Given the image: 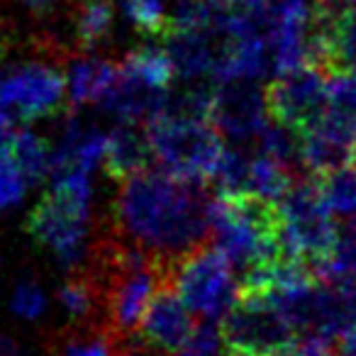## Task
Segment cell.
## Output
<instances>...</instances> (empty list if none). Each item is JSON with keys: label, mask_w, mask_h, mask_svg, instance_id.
Wrapping results in <instances>:
<instances>
[{"label": "cell", "mask_w": 356, "mask_h": 356, "mask_svg": "<svg viewBox=\"0 0 356 356\" xmlns=\"http://www.w3.org/2000/svg\"><path fill=\"white\" fill-rule=\"evenodd\" d=\"M122 15L144 37H163L171 30V15L166 13L163 0H120Z\"/></svg>", "instance_id": "44dd1931"}, {"label": "cell", "mask_w": 356, "mask_h": 356, "mask_svg": "<svg viewBox=\"0 0 356 356\" xmlns=\"http://www.w3.org/2000/svg\"><path fill=\"white\" fill-rule=\"evenodd\" d=\"M152 147H149L147 129H139L137 122H120L108 134L105 144L103 168L110 178L122 184L124 178L144 171L152 163Z\"/></svg>", "instance_id": "5bb4252c"}, {"label": "cell", "mask_w": 356, "mask_h": 356, "mask_svg": "<svg viewBox=\"0 0 356 356\" xmlns=\"http://www.w3.org/2000/svg\"><path fill=\"white\" fill-rule=\"evenodd\" d=\"M76 51H95L113 35L115 10L110 0H74L66 10Z\"/></svg>", "instance_id": "9a60e30c"}, {"label": "cell", "mask_w": 356, "mask_h": 356, "mask_svg": "<svg viewBox=\"0 0 356 356\" xmlns=\"http://www.w3.org/2000/svg\"><path fill=\"white\" fill-rule=\"evenodd\" d=\"M27 188L25 176L20 168L13 163V159L6 152H0V210L13 208L22 200Z\"/></svg>", "instance_id": "cb8c5ba5"}, {"label": "cell", "mask_w": 356, "mask_h": 356, "mask_svg": "<svg viewBox=\"0 0 356 356\" xmlns=\"http://www.w3.org/2000/svg\"><path fill=\"white\" fill-rule=\"evenodd\" d=\"M0 356H22V349L13 337L0 334Z\"/></svg>", "instance_id": "f546056e"}, {"label": "cell", "mask_w": 356, "mask_h": 356, "mask_svg": "<svg viewBox=\"0 0 356 356\" xmlns=\"http://www.w3.org/2000/svg\"><path fill=\"white\" fill-rule=\"evenodd\" d=\"M227 3H232V6L237 8H244V10H249L252 15H261V10L268 6V0H227Z\"/></svg>", "instance_id": "f1b7e54d"}, {"label": "cell", "mask_w": 356, "mask_h": 356, "mask_svg": "<svg viewBox=\"0 0 356 356\" xmlns=\"http://www.w3.org/2000/svg\"><path fill=\"white\" fill-rule=\"evenodd\" d=\"M249 161L252 156L239 149H225L218 168H215L210 184L218 188V195H239L247 193L249 181Z\"/></svg>", "instance_id": "603a6c76"}, {"label": "cell", "mask_w": 356, "mask_h": 356, "mask_svg": "<svg viewBox=\"0 0 356 356\" xmlns=\"http://www.w3.org/2000/svg\"><path fill=\"white\" fill-rule=\"evenodd\" d=\"M64 74L49 64L27 61L0 69V105L15 113L20 120L32 122L47 115H56L66 105Z\"/></svg>", "instance_id": "ba28073f"}, {"label": "cell", "mask_w": 356, "mask_h": 356, "mask_svg": "<svg viewBox=\"0 0 356 356\" xmlns=\"http://www.w3.org/2000/svg\"><path fill=\"white\" fill-rule=\"evenodd\" d=\"M346 3H349V6H356V0H346Z\"/></svg>", "instance_id": "1f68e13d"}, {"label": "cell", "mask_w": 356, "mask_h": 356, "mask_svg": "<svg viewBox=\"0 0 356 356\" xmlns=\"http://www.w3.org/2000/svg\"><path fill=\"white\" fill-rule=\"evenodd\" d=\"M120 69L159 90H168L173 76H176L171 56L161 47H137L129 54H124Z\"/></svg>", "instance_id": "d6986e66"}, {"label": "cell", "mask_w": 356, "mask_h": 356, "mask_svg": "<svg viewBox=\"0 0 356 356\" xmlns=\"http://www.w3.org/2000/svg\"><path fill=\"white\" fill-rule=\"evenodd\" d=\"M283 213L286 254L317 268L332 257L339 239V227L332 218L322 186L315 176H305L291 186L278 203Z\"/></svg>", "instance_id": "52a82bcc"}, {"label": "cell", "mask_w": 356, "mask_h": 356, "mask_svg": "<svg viewBox=\"0 0 356 356\" xmlns=\"http://www.w3.org/2000/svg\"><path fill=\"white\" fill-rule=\"evenodd\" d=\"M266 90L254 81H222L215 83L210 122L234 142L257 137L266 124Z\"/></svg>", "instance_id": "8fae6325"}, {"label": "cell", "mask_w": 356, "mask_h": 356, "mask_svg": "<svg viewBox=\"0 0 356 356\" xmlns=\"http://www.w3.org/2000/svg\"><path fill=\"white\" fill-rule=\"evenodd\" d=\"M0 152H6L13 159L20 173L25 176L27 184H42L44 176L49 173V163H51V152L49 144L42 137H37L30 129H15L10 132V137L3 142Z\"/></svg>", "instance_id": "e0dca14e"}, {"label": "cell", "mask_w": 356, "mask_h": 356, "mask_svg": "<svg viewBox=\"0 0 356 356\" xmlns=\"http://www.w3.org/2000/svg\"><path fill=\"white\" fill-rule=\"evenodd\" d=\"M49 351L51 356H110V334L100 325L71 322L56 334Z\"/></svg>", "instance_id": "ffe728a7"}, {"label": "cell", "mask_w": 356, "mask_h": 356, "mask_svg": "<svg viewBox=\"0 0 356 356\" xmlns=\"http://www.w3.org/2000/svg\"><path fill=\"white\" fill-rule=\"evenodd\" d=\"M322 186L327 205L337 215H356V163L337 168L327 176H315Z\"/></svg>", "instance_id": "7402d4cb"}, {"label": "cell", "mask_w": 356, "mask_h": 356, "mask_svg": "<svg viewBox=\"0 0 356 356\" xmlns=\"http://www.w3.org/2000/svg\"><path fill=\"white\" fill-rule=\"evenodd\" d=\"M166 51L173 61V69L181 79L200 81L203 76H213L218 66L222 42L205 30H171L163 37Z\"/></svg>", "instance_id": "4fadbf2b"}, {"label": "cell", "mask_w": 356, "mask_h": 356, "mask_svg": "<svg viewBox=\"0 0 356 356\" xmlns=\"http://www.w3.org/2000/svg\"><path fill=\"white\" fill-rule=\"evenodd\" d=\"M120 76V64L113 59H79L69 69V95L74 105L100 103Z\"/></svg>", "instance_id": "2e32d148"}, {"label": "cell", "mask_w": 356, "mask_h": 356, "mask_svg": "<svg viewBox=\"0 0 356 356\" xmlns=\"http://www.w3.org/2000/svg\"><path fill=\"white\" fill-rule=\"evenodd\" d=\"M195 322L191 315V307L178 296L173 283L161 276V283L154 291L152 302L139 325V337L152 351L176 354L181 346L193 334Z\"/></svg>", "instance_id": "7c38bea8"}, {"label": "cell", "mask_w": 356, "mask_h": 356, "mask_svg": "<svg viewBox=\"0 0 356 356\" xmlns=\"http://www.w3.org/2000/svg\"><path fill=\"white\" fill-rule=\"evenodd\" d=\"M47 307V298L42 293V288L35 281H20L13 293V310L17 312L25 320H37V317L44 312Z\"/></svg>", "instance_id": "484cf974"}, {"label": "cell", "mask_w": 356, "mask_h": 356, "mask_svg": "<svg viewBox=\"0 0 356 356\" xmlns=\"http://www.w3.org/2000/svg\"><path fill=\"white\" fill-rule=\"evenodd\" d=\"M213 239L242 273L288 257L281 208L261 195H218L213 200Z\"/></svg>", "instance_id": "7a4b0ae2"}, {"label": "cell", "mask_w": 356, "mask_h": 356, "mask_svg": "<svg viewBox=\"0 0 356 356\" xmlns=\"http://www.w3.org/2000/svg\"><path fill=\"white\" fill-rule=\"evenodd\" d=\"M10 132H13V113L0 105V147H3V142H6L8 137H10Z\"/></svg>", "instance_id": "83f0119b"}, {"label": "cell", "mask_w": 356, "mask_h": 356, "mask_svg": "<svg viewBox=\"0 0 356 356\" xmlns=\"http://www.w3.org/2000/svg\"><path fill=\"white\" fill-rule=\"evenodd\" d=\"M152 154L161 168L188 181H210L225 154V137L210 120L163 108L144 122Z\"/></svg>", "instance_id": "277c9868"}, {"label": "cell", "mask_w": 356, "mask_h": 356, "mask_svg": "<svg viewBox=\"0 0 356 356\" xmlns=\"http://www.w3.org/2000/svg\"><path fill=\"white\" fill-rule=\"evenodd\" d=\"M222 351L225 346L220 330H215L213 325H203L195 327L188 341L176 351V356H222Z\"/></svg>", "instance_id": "d4e9b609"}, {"label": "cell", "mask_w": 356, "mask_h": 356, "mask_svg": "<svg viewBox=\"0 0 356 356\" xmlns=\"http://www.w3.org/2000/svg\"><path fill=\"white\" fill-rule=\"evenodd\" d=\"M339 356H356V325L339 339Z\"/></svg>", "instance_id": "4316f807"}, {"label": "cell", "mask_w": 356, "mask_h": 356, "mask_svg": "<svg viewBox=\"0 0 356 356\" xmlns=\"http://www.w3.org/2000/svg\"><path fill=\"white\" fill-rule=\"evenodd\" d=\"M108 222L124 242L171 266L213 239V198L200 181L149 166L120 184Z\"/></svg>", "instance_id": "6da1fadb"}, {"label": "cell", "mask_w": 356, "mask_h": 356, "mask_svg": "<svg viewBox=\"0 0 356 356\" xmlns=\"http://www.w3.org/2000/svg\"><path fill=\"white\" fill-rule=\"evenodd\" d=\"M296 171L288 168L286 163L276 161V159L266 156V154H254L249 161V181H247V193L261 195V198L276 200L281 203L283 195L291 191L296 184Z\"/></svg>", "instance_id": "ac0fdd59"}, {"label": "cell", "mask_w": 356, "mask_h": 356, "mask_svg": "<svg viewBox=\"0 0 356 356\" xmlns=\"http://www.w3.org/2000/svg\"><path fill=\"white\" fill-rule=\"evenodd\" d=\"M232 261L218 244H200L173 261L163 278L173 283L191 312L205 320H222L239 300V283L234 281Z\"/></svg>", "instance_id": "8992f818"}, {"label": "cell", "mask_w": 356, "mask_h": 356, "mask_svg": "<svg viewBox=\"0 0 356 356\" xmlns=\"http://www.w3.org/2000/svg\"><path fill=\"white\" fill-rule=\"evenodd\" d=\"M22 3H25L27 8H32V10H49L51 6H54L56 0H22Z\"/></svg>", "instance_id": "4dcf8cb0"}, {"label": "cell", "mask_w": 356, "mask_h": 356, "mask_svg": "<svg viewBox=\"0 0 356 356\" xmlns=\"http://www.w3.org/2000/svg\"><path fill=\"white\" fill-rule=\"evenodd\" d=\"M300 163L307 176H327L356 161V118L339 108L327 110L300 134Z\"/></svg>", "instance_id": "30bf717a"}, {"label": "cell", "mask_w": 356, "mask_h": 356, "mask_svg": "<svg viewBox=\"0 0 356 356\" xmlns=\"http://www.w3.org/2000/svg\"><path fill=\"white\" fill-rule=\"evenodd\" d=\"M330 76L310 64L278 74L266 88V110L271 120L300 134L330 105Z\"/></svg>", "instance_id": "9c48e42d"}, {"label": "cell", "mask_w": 356, "mask_h": 356, "mask_svg": "<svg viewBox=\"0 0 356 356\" xmlns=\"http://www.w3.org/2000/svg\"><path fill=\"white\" fill-rule=\"evenodd\" d=\"M90 210V173L71 171L54 178V186L44 191L25 220V232L42 249H49L61 266L83 264L86 234Z\"/></svg>", "instance_id": "3957f363"}, {"label": "cell", "mask_w": 356, "mask_h": 356, "mask_svg": "<svg viewBox=\"0 0 356 356\" xmlns=\"http://www.w3.org/2000/svg\"><path fill=\"white\" fill-rule=\"evenodd\" d=\"M225 356H293L302 337L266 296H239L220 320Z\"/></svg>", "instance_id": "5b68a950"}]
</instances>
